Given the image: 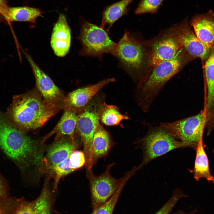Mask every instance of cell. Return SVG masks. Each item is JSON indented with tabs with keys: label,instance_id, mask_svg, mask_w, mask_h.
Returning <instances> with one entry per match:
<instances>
[{
	"label": "cell",
	"instance_id": "6da1fadb",
	"mask_svg": "<svg viewBox=\"0 0 214 214\" xmlns=\"http://www.w3.org/2000/svg\"><path fill=\"white\" fill-rule=\"evenodd\" d=\"M61 109L33 91L15 96L9 112L15 127L25 133L41 127Z\"/></svg>",
	"mask_w": 214,
	"mask_h": 214
},
{
	"label": "cell",
	"instance_id": "7a4b0ae2",
	"mask_svg": "<svg viewBox=\"0 0 214 214\" xmlns=\"http://www.w3.org/2000/svg\"><path fill=\"white\" fill-rule=\"evenodd\" d=\"M0 148L23 170L39 167L43 158V148L25 133L0 120Z\"/></svg>",
	"mask_w": 214,
	"mask_h": 214
},
{
	"label": "cell",
	"instance_id": "3957f363",
	"mask_svg": "<svg viewBox=\"0 0 214 214\" xmlns=\"http://www.w3.org/2000/svg\"><path fill=\"white\" fill-rule=\"evenodd\" d=\"M82 48L79 54L96 57L102 60L105 53L116 57L117 43L112 41L107 31L84 19L81 22V29L78 37Z\"/></svg>",
	"mask_w": 214,
	"mask_h": 214
},
{
	"label": "cell",
	"instance_id": "277c9868",
	"mask_svg": "<svg viewBox=\"0 0 214 214\" xmlns=\"http://www.w3.org/2000/svg\"><path fill=\"white\" fill-rule=\"evenodd\" d=\"M184 50L182 48L172 59L161 62L154 68L145 80L141 82V89L145 100L154 97L166 83L177 73L188 60Z\"/></svg>",
	"mask_w": 214,
	"mask_h": 214
},
{
	"label": "cell",
	"instance_id": "5b68a950",
	"mask_svg": "<svg viewBox=\"0 0 214 214\" xmlns=\"http://www.w3.org/2000/svg\"><path fill=\"white\" fill-rule=\"evenodd\" d=\"M101 103L90 101L78 116L75 130L83 145L86 169H92V144L95 131L99 123V112Z\"/></svg>",
	"mask_w": 214,
	"mask_h": 214
},
{
	"label": "cell",
	"instance_id": "8992f818",
	"mask_svg": "<svg viewBox=\"0 0 214 214\" xmlns=\"http://www.w3.org/2000/svg\"><path fill=\"white\" fill-rule=\"evenodd\" d=\"M114 164L108 165L105 171L99 175H95L92 169H86L91 192V203L92 210L105 203L114 194L121 185L124 176L116 179L111 175L110 171Z\"/></svg>",
	"mask_w": 214,
	"mask_h": 214
},
{
	"label": "cell",
	"instance_id": "52a82bcc",
	"mask_svg": "<svg viewBox=\"0 0 214 214\" xmlns=\"http://www.w3.org/2000/svg\"><path fill=\"white\" fill-rule=\"evenodd\" d=\"M162 128L150 131L142 139L144 157L142 163L139 166L140 168L173 150L189 147L188 144L176 139L169 130Z\"/></svg>",
	"mask_w": 214,
	"mask_h": 214
},
{
	"label": "cell",
	"instance_id": "ba28073f",
	"mask_svg": "<svg viewBox=\"0 0 214 214\" xmlns=\"http://www.w3.org/2000/svg\"><path fill=\"white\" fill-rule=\"evenodd\" d=\"M205 116L201 112L195 116L176 122L162 123L161 127L170 131L181 141L188 144L189 147L196 148L202 139Z\"/></svg>",
	"mask_w": 214,
	"mask_h": 214
},
{
	"label": "cell",
	"instance_id": "9c48e42d",
	"mask_svg": "<svg viewBox=\"0 0 214 214\" xmlns=\"http://www.w3.org/2000/svg\"><path fill=\"white\" fill-rule=\"evenodd\" d=\"M144 56L142 45L126 31L117 43L115 57L120 66L129 73L137 72L143 65Z\"/></svg>",
	"mask_w": 214,
	"mask_h": 214
},
{
	"label": "cell",
	"instance_id": "30bf717a",
	"mask_svg": "<svg viewBox=\"0 0 214 214\" xmlns=\"http://www.w3.org/2000/svg\"><path fill=\"white\" fill-rule=\"evenodd\" d=\"M25 55L32 69L38 92L47 102L62 109L65 96L51 78L37 65L28 54Z\"/></svg>",
	"mask_w": 214,
	"mask_h": 214
},
{
	"label": "cell",
	"instance_id": "8fae6325",
	"mask_svg": "<svg viewBox=\"0 0 214 214\" xmlns=\"http://www.w3.org/2000/svg\"><path fill=\"white\" fill-rule=\"evenodd\" d=\"M175 34L182 48L191 58L206 61L211 50L208 48L196 37L190 28L187 20L184 19L174 29Z\"/></svg>",
	"mask_w": 214,
	"mask_h": 214
},
{
	"label": "cell",
	"instance_id": "7c38bea8",
	"mask_svg": "<svg viewBox=\"0 0 214 214\" xmlns=\"http://www.w3.org/2000/svg\"><path fill=\"white\" fill-rule=\"evenodd\" d=\"M77 146L75 140L68 136H62L55 141L43 157L39 171L46 174L53 166L67 158L75 150Z\"/></svg>",
	"mask_w": 214,
	"mask_h": 214
},
{
	"label": "cell",
	"instance_id": "4fadbf2b",
	"mask_svg": "<svg viewBox=\"0 0 214 214\" xmlns=\"http://www.w3.org/2000/svg\"><path fill=\"white\" fill-rule=\"evenodd\" d=\"M115 81L114 78L104 79L94 84L77 89L65 96L62 109L79 114L96 94L104 86Z\"/></svg>",
	"mask_w": 214,
	"mask_h": 214
},
{
	"label": "cell",
	"instance_id": "5bb4252c",
	"mask_svg": "<svg viewBox=\"0 0 214 214\" xmlns=\"http://www.w3.org/2000/svg\"><path fill=\"white\" fill-rule=\"evenodd\" d=\"M182 48L175 33L163 36L152 45L151 64L154 67L161 62L172 59Z\"/></svg>",
	"mask_w": 214,
	"mask_h": 214
},
{
	"label": "cell",
	"instance_id": "9a60e30c",
	"mask_svg": "<svg viewBox=\"0 0 214 214\" xmlns=\"http://www.w3.org/2000/svg\"><path fill=\"white\" fill-rule=\"evenodd\" d=\"M71 34L65 16L59 15L53 28L51 45L55 54L63 57L68 52L70 46Z\"/></svg>",
	"mask_w": 214,
	"mask_h": 214
},
{
	"label": "cell",
	"instance_id": "2e32d148",
	"mask_svg": "<svg viewBox=\"0 0 214 214\" xmlns=\"http://www.w3.org/2000/svg\"><path fill=\"white\" fill-rule=\"evenodd\" d=\"M190 23L198 38L209 49L214 47V12L210 10L203 14H196Z\"/></svg>",
	"mask_w": 214,
	"mask_h": 214
},
{
	"label": "cell",
	"instance_id": "e0dca14e",
	"mask_svg": "<svg viewBox=\"0 0 214 214\" xmlns=\"http://www.w3.org/2000/svg\"><path fill=\"white\" fill-rule=\"evenodd\" d=\"M113 145L109 133L99 124L94 133L92 140V167L99 159L107 155Z\"/></svg>",
	"mask_w": 214,
	"mask_h": 214
},
{
	"label": "cell",
	"instance_id": "ac0fdd59",
	"mask_svg": "<svg viewBox=\"0 0 214 214\" xmlns=\"http://www.w3.org/2000/svg\"><path fill=\"white\" fill-rule=\"evenodd\" d=\"M64 111L63 115L55 128L43 139L41 142L42 144L54 134H56L55 141L64 136H69L74 139V133L79 114L69 110Z\"/></svg>",
	"mask_w": 214,
	"mask_h": 214
},
{
	"label": "cell",
	"instance_id": "d6986e66",
	"mask_svg": "<svg viewBox=\"0 0 214 214\" xmlns=\"http://www.w3.org/2000/svg\"><path fill=\"white\" fill-rule=\"evenodd\" d=\"M196 154L193 170L194 178L197 181L202 178L214 183V177L211 174L209 168L207 155L204 150L202 139L197 144Z\"/></svg>",
	"mask_w": 214,
	"mask_h": 214
},
{
	"label": "cell",
	"instance_id": "ffe728a7",
	"mask_svg": "<svg viewBox=\"0 0 214 214\" xmlns=\"http://www.w3.org/2000/svg\"><path fill=\"white\" fill-rule=\"evenodd\" d=\"M133 0H121L106 7L102 14L101 23L100 26L104 29L108 26V31L114 23L121 17L127 14L128 6Z\"/></svg>",
	"mask_w": 214,
	"mask_h": 214
},
{
	"label": "cell",
	"instance_id": "44dd1931",
	"mask_svg": "<svg viewBox=\"0 0 214 214\" xmlns=\"http://www.w3.org/2000/svg\"><path fill=\"white\" fill-rule=\"evenodd\" d=\"M42 12L37 8L27 6L9 7L3 20L7 22H28L35 23Z\"/></svg>",
	"mask_w": 214,
	"mask_h": 214
},
{
	"label": "cell",
	"instance_id": "7402d4cb",
	"mask_svg": "<svg viewBox=\"0 0 214 214\" xmlns=\"http://www.w3.org/2000/svg\"><path fill=\"white\" fill-rule=\"evenodd\" d=\"M204 67L207 89V108L210 113L214 111V47L211 49Z\"/></svg>",
	"mask_w": 214,
	"mask_h": 214
},
{
	"label": "cell",
	"instance_id": "603a6c76",
	"mask_svg": "<svg viewBox=\"0 0 214 214\" xmlns=\"http://www.w3.org/2000/svg\"><path fill=\"white\" fill-rule=\"evenodd\" d=\"M99 118V120L103 123L110 126L118 125L122 120L129 119L128 116L121 114L117 106L105 103L100 105Z\"/></svg>",
	"mask_w": 214,
	"mask_h": 214
},
{
	"label": "cell",
	"instance_id": "cb8c5ba5",
	"mask_svg": "<svg viewBox=\"0 0 214 214\" xmlns=\"http://www.w3.org/2000/svg\"><path fill=\"white\" fill-rule=\"evenodd\" d=\"M35 200V214H52L55 199L47 184H45L40 195Z\"/></svg>",
	"mask_w": 214,
	"mask_h": 214
},
{
	"label": "cell",
	"instance_id": "d4e9b609",
	"mask_svg": "<svg viewBox=\"0 0 214 214\" xmlns=\"http://www.w3.org/2000/svg\"><path fill=\"white\" fill-rule=\"evenodd\" d=\"M132 176L130 173L127 172L124 176L123 180L121 185L114 194L105 203L92 211L90 214H113L121 193Z\"/></svg>",
	"mask_w": 214,
	"mask_h": 214
},
{
	"label": "cell",
	"instance_id": "484cf974",
	"mask_svg": "<svg viewBox=\"0 0 214 214\" xmlns=\"http://www.w3.org/2000/svg\"><path fill=\"white\" fill-rule=\"evenodd\" d=\"M69 156L62 162L53 166L46 174L48 178H52L54 180V192L56 190L61 178L74 171L70 167Z\"/></svg>",
	"mask_w": 214,
	"mask_h": 214
},
{
	"label": "cell",
	"instance_id": "4316f807",
	"mask_svg": "<svg viewBox=\"0 0 214 214\" xmlns=\"http://www.w3.org/2000/svg\"><path fill=\"white\" fill-rule=\"evenodd\" d=\"M164 0H141L135 10V13L137 15L155 13Z\"/></svg>",
	"mask_w": 214,
	"mask_h": 214
},
{
	"label": "cell",
	"instance_id": "83f0119b",
	"mask_svg": "<svg viewBox=\"0 0 214 214\" xmlns=\"http://www.w3.org/2000/svg\"><path fill=\"white\" fill-rule=\"evenodd\" d=\"M71 168L74 171L82 167L86 163L85 156L83 151L75 150L69 156Z\"/></svg>",
	"mask_w": 214,
	"mask_h": 214
},
{
	"label": "cell",
	"instance_id": "f1b7e54d",
	"mask_svg": "<svg viewBox=\"0 0 214 214\" xmlns=\"http://www.w3.org/2000/svg\"><path fill=\"white\" fill-rule=\"evenodd\" d=\"M19 202L15 214H35V199L29 201L21 199Z\"/></svg>",
	"mask_w": 214,
	"mask_h": 214
},
{
	"label": "cell",
	"instance_id": "f546056e",
	"mask_svg": "<svg viewBox=\"0 0 214 214\" xmlns=\"http://www.w3.org/2000/svg\"><path fill=\"white\" fill-rule=\"evenodd\" d=\"M179 198L177 195L173 196L155 214H169Z\"/></svg>",
	"mask_w": 214,
	"mask_h": 214
},
{
	"label": "cell",
	"instance_id": "4dcf8cb0",
	"mask_svg": "<svg viewBox=\"0 0 214 214\" xmlns=\"http://www.w3.org/2000/svg\"><path fill=\"white\" fill-rule=\"evenodd\" d=\"M8 7L7 0H0V21L3 20Z\"/></svg>",
	"mask_w": 214,
	"mask_h": 214
},
{
	"label": "cell",
	"instance_id": "1f68e13d",
	"mask_svg": "<svg viewBox=\"0 0 214 214\" xmlns=\"http://www.w3.org/2000/svg\"><path fill=\"white\" fill-rule=\"evenodd\" d=\"M7 193V188L6 183L0 175V197L6 196Z\"/></svg>",
	"mask_w": 214,
	"mask_h": 214
},
{
	"label": "cell",
	"instance_id": "d6a6232c",
	"mask_svg": "<svg viewBox=\"0 0 214 214\" xmlns=\"http://www.w3.org/2000/svg\"><path fill=\"white\" fill-rule=\"evenodd\" d=\"M194 214V213L193 212H192L191 213H190L189 214Z\"/></svg>",
	"mask_w": 214,
	"mask_h": 214
},
{
	"label": "cell",
	"instance_id": "836d02e7",
	"mask_svg": "<svg viewBox=\"0 0 214 214\" xmlns=\"http://www.w3.org/2000/svg\"><path fill=\"white\" fill-rule=\"evenodd\" d=\"M0 214H1V212H0Z\"/></svg>",
	"mask_w": 214,
	"mask_h": 214
},
{
	"label": "cell",
	"instance_id": "e575fe53",
	"mask_svg": "<svg viewBox=\"0 0 214 214\" xmlns=\"http://www.w3.org/2000/svg\"><path fill=\"white\" fill-rule=\"evenodd\" d=\"M0 212H1L0 211Z\"/></svg>",
	"mask_w": 214,
	"mask_h": 214
}]
</instances>
